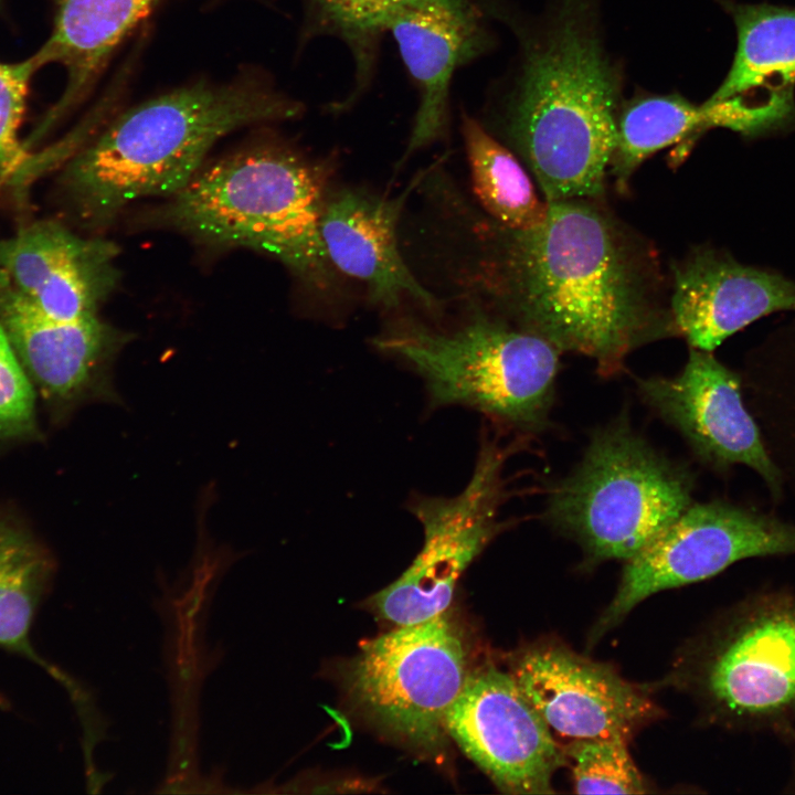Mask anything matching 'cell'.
<instances>
[{
    "mask_svg": "<svg viewBox=\"0 0 795 795\" xmlns=\"http://www.w3.org/2000/svg\"><path fill=\"white\" fill-rule=\"evenodd\" d=\"M690 470L633 431L626 416L592 434L582 460L552 489L547 520L591 559L629 560L691 504Z\"/></svg>",
    "mask_w": 795,
    "mask_h": 795,
    "instance_id": "8992f818",
    "label": "cell"
},
{
    "mask_svg": "<svg viewBox=\"0 0 795 795\" xmlns=\"http://www.w3.org/2000/svg\"><path fill=\"white\" fill-rule=\"evenodd\" d=\"M445 729L460 750L508 794L553 793L566 756L510 672L469 671L446 713Z\"/></svg>",
    "mask_w": 795,
    "mask_h": 795,
    "instance_id": "8fae6325",
    "label": "cell"
},
{
    "mask_svg": "<svg viewBox=\"0 0 795 795\" xmlns=\"http://www.w3.org/2000/svg\"><path fill=\"white\" fill-rule=\"evenodd\" d=\"M414 0H303V44L331 35L350 49L356 64V88L348 97H358L373 72L379 42L392 19Z\"/></svg>",
    "mask_w": 795,
    "mask_h": 795,
    "instance_id": "cb8c5ba5",
    "label": "cell"
},
{
    "mask_svg": "<svg viewBox=\"0 0 795 795\" xmlns=\"http://www.w3.org/2000/svg\"><path fill=\"white\" fill-rule=\"evenodd\" d=\"M40 66L33 56L20 63L0 62V180L25 182L36 160L19 139L30 78Z\"/></svg>",
    "mask_w": 795,
    "mask_h": 795,
    "instance_id": "484cf974",
    "label": "cell"
},
{
    "mask_svg": "<svg viewBox=\"0 0 795 795\" xmlns=\"http://www.w3.org/2000/svg\"><path fill=\"white\" fill-rule=\"evenodd\" d=\"M462 135L473 190L487 215L516 230L541 223L548 203L539 199L518 157L484 124L465 112L462 114Z\"/></svg>",
    "mask_w": 795,
    "mask_h": 795,
    "instance_id": "603a6c76",
    "label": "cell"
},
{
    "mask_svg": "<svg viewBox=\"0 0 795 795\" xmlns=\"http://www.w3.org/2000/svg\"><path fill=\"white\" fill-rule=\"evenodd\" d=\"M792 553L794 524L724 501L691 504L627 560L597 630L610 628L657 592L707 580L740 560Z\"/></svg>",
    "mask_w": 795,
    "mask_h": 795,
    "instance_id": "30bf717a",
    "label": "cell"
},
{
    "mask_svg": "<svg viewBox=\"0 0 795 795\" xmlns=\"http://www.w3.org/2000/svg\"><path fill=\"white\" fill-rule=\"evenodd\" d=\"M195 730L174 733L171 744L170 763L174 762L178 757L192 752L195 744Z\"/></svg>",
    "mask_w": 795,
    "mask_h": 795,
    "instance_id": "83f0119b",
    "label": "cell"
},
{
    "mask_svg": "<svg viewBox=\"0 0 795 795\" xmlns=\"http://www.w3.org/2000/svg\"><path fill=\"white\" fill-rule=\"evenodd\" d=\"M414 181L390 198L360 188L328 193L320 218V233L328 257L338 273L364 285L368 299L392 310L411 300L431 312L439 300L406 265L399 247L398 225Z\"/></svg>",
    "mask_w": 795,
    "mask_h": 795,
    "instance_id": "ac0fdd59",
    "label": "cell"
},
{
    "mask_svg": "<svg viewBox=\"0 0 795 795\" xmlns=\"http://www.w3.org/2000/svg\"><path fill=\"white\" fill-rule=\"evenodd\" d=\"M197 729V717L191 711H178L173 717V732L181 733L194 731Z\"/></svg>",
    "mask_w": 795,
    "mask_h": 795,
    "instance_id": "f546056e",
    "label": "cell"
},
{
    "mask_svg": "<svg viewBox=\"0 0 795 795\" xmlns=\"http://www.w3.org/2000/svg\"><path fill=\"white\" fill-rule=\"evenodd\" d=\"M579 794H644L646 784L623 736L575 739L565 749Z\"/></svg>",
    "mask_w": 795,
    "mask_h": 795,
    "instance_id": "d4e9b609",
    "label": "cell"
},
{
    "mask_svg": "<svg viewBox=\"0 0 795 795\" xmlns=\"http://www.w3.org/2000/svg\"><path fill=\"white\" fill-rule=\"evenodd\" d=\"M160 0H59L53 31L33 55L39 66L61 63L67 85L54 109L59 117L92 89L113 53Z\"/></svg>",
    "mask_w": 795,
    "mask_h": 795,
    "instance_id": "ffe728a7",
    "label": "cell"
},
{
    "mask_svg": "<svg viewBox=\"0 0 795 795\" xmlns=\"http://www.w3.org/2000/svg\"><path fill=\"white\" fill-rule=\"evenodd\" d=\"M509 451L486 436L473 475L458 495L412 500L410 510L422 526L423 545L401 576L372 597L383 619L402 626L447 611L460 575L505 527L498 516Z\"/></svg>",
    "mask_w": 795,
    "mask_h": 795,
    "instance_id": "9c48e42d",
    "label": "cell"
},
{
    "mask_svg": "<svg viewBox=\"0 0 795 795\" xmlns=\"http://www.w3.org/2000/svg\"><path fill=\"white\" fill-rule=\"evenodd\" d=\"M547 203L544 220L528 229L477 220L473 279L484 308L587 356L604 377L639 346L677 336L651 244L603 199Z\"/></svg>",
    "mask_w": 795,
    "mask_h": 795,
    "instance_id": "6da1fadb",
    "label": "cell"
},
{
    "mask_svg": "<svg viewBox=\"0 0 795 795\" xmlns=\"http://www.w3.org/2000/svg\"><path fill=\"white\" fill-rule=\"evenodd\" d=\"M509 672L550 730L566 738L628 739L656 714L642 689L560 645L524 650Z\"/></svg>",
    "mask_w": 795,
    "mask_h": 795,
    "instance_id": "5bb4252c",
    "label": "cell"
},
{
    "mask_svg": "<svg viewBox=\"0 0 795 795\" xmlns=\"http://www.w3.org/2000/svg\"><path fill=\"white\" fill-rule=\"evenodd\" d=\"M118 248L83 237L57 221L28 223L0 239V271L45 315L73 321L97 316L114 292Z\"/></svg>",
    "mask_w": 795,
    "mask_h": 795,
    "instance_id": "e0dca14e",
    "label": "cell"
},
{
    "mask_svg": "<svg viewBox=\"0 0 795 795\" xmlns=\"http://www.w3.org/2000/svg\"><path fill=\"white\" fill-rule=\"evenodd\" d=\"M711 108L679 94L642 95L622 103L616 118V141L610 171L617 190L626 192L636 169L655 152L675 144H689L714 128Z\"/></svg>",
    "mask_w": 795,
    "mask_h": 795,
    "instance_id": "7402d4cb",
    "label": "cell"
},
{
    "mask_svg": "<svg viewBox=\"0 0 795 795\" xmlns=\"http://www.w3.org/2000/svg\"><path fill=\"white\" fill-rule=\"evenodd\" d=\"M303 109L256 71L191 82L115 113L66 160L62 193L82 224H105L134 202L177 193L231 132Z\"/></svg>",
    "mask_w": 795,
    "mask_h": 795,
    "instance_id": "3957f363",
    "label": "cell"
},
{
    "mask_svg": "<svg viewBox=\"0 0 795 795\" xmlns=\"http://www.w3.org/2000/svg\"><path fill=\"white\" fill-rule=\"evenodd\" d=\"M670 288L676 335L703 351L768 314L795 310L794 282L714 248L699 247L672 265Z\"/></svg>",
    "mask_w": 795,
    "mask_h": 795,
    "instance_id": "d6986e66",
    "label": "cell"
},
{
    "mask_svg": "<svg viewBox=\"0 0 795 795\" xmlns=\"http://www.w3.org/2000/svg\"><path fill=\"white\" fill-rule=\"evenodd\" d=\"M488 13L487 0H414L390 22L388 31L418 92L401 162L447 135L454 73L494 43Z\"/></svg>",
    "mask_w": 795,
    "mask_h": 795,
    "instance_id": "2e32d148",
    "label": "cell"
},
{
    "mask_svg": "<svg viewBox=\"0 0 795 795\" xmlns=\"http://www.w3.org/2000/svg\"><path fill=\"white\" fill-rule=\"evenodd\" d=\"M0 326L29 379L63 409L85 400L121 403L112 365L131 340L98 316L63 321L22 296L0 271Z\"/></svg>",
    "mask_w": 795,
    "mask_h": 795,
    "instance_id": "4fadbf2b",
    "label": "cell"
},
{
    "mask_svg": "<svg viewBox=\"0 0 795 795\" xmlns=\"http://www.w3.org/2000/svg\"><path fill=\"white\" fill-rule=\"evenodd\" d=\"M468 674L464 637L446 611L363 643L347 665L344 685L373 724L433 752L446 741V713Z\"/></svg>",
    "mask_w": 795,
    "mask_h": 795,
    "instance_id": "ba28073f",
    "label": "cell"
},
{
    "mask_svg": "<svg viewBox=\"0 0 795 795\" xmlns=\"http://www.w3.org/2000/svg\"><path fill=\"white\" fill-rule=\"evenodd\" d=\"M596 4L554 0L533 24H513L518 60L490 119L545 202L605 194L622 72L605 49Z\"/></svg>",
    "mask_w": 795,
    "mask_h": 795,
    "instance_id": "7a4b0ae2",
    "label": "cell"
},
{
    "mask_svg": "<svg viewBox=\"0 0 795 795\" xmlns=\"http://www.w3.org/2000/svg\"><path fill=\"white\" fill-rule=\"evenodd\" d=\"M330 166L282 141H261L205 162L151 212V222L214 247L279 261L309 290L338 283L320 233Z\"/></svg>",
    "mask_w": 795,
    "mask_h": 795,
    "instance_id": "277c9868",
    "label": "cell"
},
{
    "mask_svg": "<svg viewBox=\"0 0 795 795\" xmlns=\"http://www.w3.org/2000/svg\"><path fill=\"white\" fill-rule=\"evenodd\" d=\"M195 674V666L190 661L180 664L176 669V678L181 685L190 683L194 679Z\"/></svg>",
    "mask_w": 795,
    "mask_h": 795,
    "instance_id": "1f68e13d",
    "label": "cell"
},
{
    "mask_svg": "<svg viewBox=\"0 0 795 795\" xmlns=\"http://www.w3.org/2000/svg\"><path fill=\"white\" fill-rule=\"evenodd\" d=\"M697 686L709 717L795 744V587L764 586L729 607L704 635Z\"/></svg>",
    "mask_w": 795,
    "mask_h": 795,
    "instance_id": "52a82bcc",
    "label": "cell"
},
{
    "mask_svg": "<svg viewBox=\"0 0 795 795\" xmlns=\"http://www.w3.org/2000/svg\"><path fill=\"white\" fill-rule=\"evenodd\" d=\"M36 432L34 385L0 326V441Z\"/></svg>",
    "mask_w": 795,
    "mask_h": 795,
    "instance_id": "4316f807",
    "label": "cell"
},
{
    "mask_svg": "<svg viewBox=\"0 0 795 795\" xmlns=\"http://www.w3.org/2000/svg\"><path fill=\"white\" fill-rule=\"evenodd\" d=\"M197 762V757L194 752H189L180 757H178L174 762L170 763V774L178 775V774H189L194 772V765Z\"/></svg>",
    "mask_w": 795,
    "mask_h": 795,
    "instance_id": "4dcf8cb0",
    "label": "cell"
},
{
    "mask_svg": "<svg viewBox=\"0 0 795 795\" xmlns=\"http://www.w3.org/2000/svg\"><path fill=\"white\" fill-rule=\"evenodd\" d=\"M51 573V560L39 543L24 530L0 519V648L39 665L73 697L82 686L45 660L30 636Z\"/></svg>",
    "mask_w": 795,
    "mask_h": 795,
    "instance_id": "44dd1931",
    "label": "cell"
},
{
    "mask_svg": "<svg viewBox=\"0 0 795 795\" xmlns=\"http://www.w3.org/2000/svg\"><path fill=\"white\" fill-rule=\"evenodd\" d=\"M637 384L645 403L685 437L699 459L721 470L744 464L778 495L781 473L742 403L740 378L710 351L690 347L679 374Z\"/></svg>",
    "mask_w": 795,
    "mask_h": 795,
    "instance_id": "7c38bea8",
    "label": "cell"
},
{
    "mask_svg": "<svg viewBox=\"0 0 795 795\" xmlns=\"http://www.w3.org/2000/svg\"><path fill=\"white\" fill-rule=\"evenodd\" d=\"M738 45L732 65L707 99L718 127L754 139L795 128V8L729 0Z\"/></svg>",
    "mask_w": 795,
    "mask_h": 795,
    "instance_id": "9a60e30c",
    "label": "cell"
},
{
    "mask_svg": "<svg viewBox=\"0 0 795 795\" xmlns=\"http://www.w3.org/2000/svg\"><path fill=\"white\" fill-rule=\"evenodd\" d=\"M372 343L424 380L433 406H467L528 433L549 424L562 351L486 308L448 328L405 317Z\"/></svg>",
    "mask_w": 795,
    "mask_h": 795,
    "instance_id": "5b68a950",
    "label": "cell"
},
{
    "mask_svg": "<svg viewBox=\"0 0 795 795\" xmlns=\"http://www.w3.org/2000/svg\"><path fill=\"white\" fill-rule=\"evenodd\" d=\"M198 698V688L192 683L182 685L176 693V706L178 711H191Z\"/></svg>",
    "mask_w": 795,
    "mask_h": 795,
    "instance_id": "f1b7e54d",
    "label": "cell"
}]
</instances>
